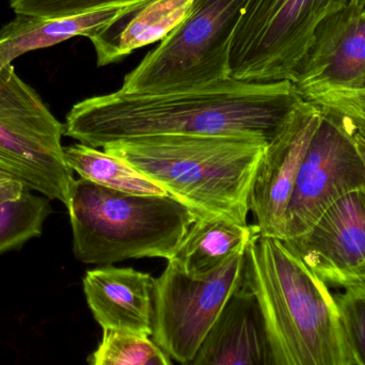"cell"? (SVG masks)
Wrapping results in <instances>:
<instances>
[{
  "instance_id": "cell-1",
  "label": "cell",
  "mask_w": 365,
  "mask_h": 365,
  "mask_svg": "<svg viewBox=\"0 0 365 365\" xmlns=\"http://www.w3.org/2000/svg\"><path fill=\"white\" fill-rule=\"evenodd\" d=\"M302 101L291 81L230 77L181 93L130 96L118 90L75 104L64 135L96 149L155 135L250 137L268 145Z\"/></svg>"
},
{
  "instance_id": "cell-2",
  "label": "cell",
  "mask_w": 365,
  "mask_h": 365,
  "mask_svg": "<svg viewBox=\"0 0 365 365\" xmlns=\"http://www.w3.org/2000/svg\"><path fill=\"white\" fill-rule=\"evenodd\" d=\"M244 284L263 317L276 365H355L336 298L283 240L257 235Z\"/></svg>"
},
{
  "instance_id": "cell-3",
  "label": "cell",
  "mask_w": 365,
  "mask_h": 365,
  "mask_svg": "<svg viewBox=\"0 0 365 365\" xmlns=\"http://www.w3.org/2000/svg\"><path fill=\"white\" fill-rule=\"evenodd\" d=\"M266 145L250 137L155 135L108 143L103 151L158 182L195 220L247 225L251 187Z\"/></svg>"
},
{
  "instance_id": "cell-4",
  "label": "cell",
  "mask_w": 365,
  "mask_h": 365,
  "mask_svg": "<svg viewBox=\"0 0 365 365\" xmlns=\"http://www.w3.org/2000/svg\"><path fill=\"white\" fill-rule=\"evenodd\" d=\"M68 212L73 251L85 264L113 265L128 259H173L195 221L170 195L122 192L75 180Z\"/></svg>"
},
{
  "instance_id": "cell-5",
  "label": "cell",
  "mask_w": 365,
  "mask_h": 365,
  "mask_svg": "<svg viewBox=\"0 0 365 365\" xmlns=\"http://www.w3.org/2000/svg\"><path fill=\"white\" fill-rule=\"evenodd\" d=\"M248 0H193L188 16L124 77L130 96L181 93L229 78L232 38Z\"/></svg>"
},
{
  "instance_id": "cell-6",
  "label": "cell",
  "mask_w": 365,
  "mask_h": 365,
  "mask_svg": "<svg viewBox=\"0 0 365 365\" xmlns=\"http://www.w3.org/2000/svg\"><path fill=\"white\" fill-rule=\"evenodd\" d=\"M351 1L248 0L230 46V78L292 83L317 26Z\"/></svg>"
},
{
  "instance_id": "cell-7",
  "label": "cell",
  "mask_w": 365,
  "mask_h": 365,
  "mask_svg": "<svg viewBox=\"0 0 365 365\" xmlns=\"http://www.w3.org/2000/svg\"><path fill=\"white\" fill-rule=\"evenodd\" d=\"M60 123L38 92L0 60V171L68 207L75 179Z\"/></svg>"
},
{
  "instance_id": "cell-8",
  "label": "cell",
  "mask_w": 365,
  "mask_h": 365,
  "mask_svg": "<svg viewBox=\"0 0 365 365\" xmlns=\"http://www.w3.org/2000/svg\"><path fill=\"white\" fill-rule=\"evenodd\" d=\"M322 109L321 123L287 207L283 242L304 235L330 206L365 189V163L356 143L355 118L332 107Z\"/></svg>"
},
{
  "instance_id": "cell-9",
  "label": "cell",
  "mask_w": 365,
  "mask_h": 365,
  "mask_svg": "<svg viewBox=\"0 0 365 365\" xmlns=\"http://www.w3.org/2000/svg\"><path fill=\"white\" fill-rule=\"evenodd\" d=\"M245 250L212 274L191 277L169 261L156 279L153 340L179 364L189 365L200 345L244 282Z\"/></svg>"
},
{
  "instance_id": "cell-10",
  "label": "cell",
  "mask_w": 365,
  "mask_h": 365,
  "mask_svg": "<svg viewBox=\"0 0 365 365\" xmlns=\"http://www.w3.org/2000/svg\"><path fill=\"white\" fill-rule=\"evenodd\" d=\"M302 100L341 107L365 96V12L351 1L319 23L292 81Z\"/></svg>"
},
{
  "instance_id": "cell-11",
  "label": "cell",
  "mask_w": 365,
  "mask_h": 365,
  "mask_svg": "<svg viewBox=\"0 0 365 365\" xmlns=\"http://www.w3.org/2000/svg\"><path fill=\"white\" fill-rule=\"evenodd\" d=\"M322 115L321 106L302 101L266 145L249 197L259 235L284 240L287 207Z\"/></svg>"
},
{
  "instance_id": "cell-12",
  "label": "cell",
  "mask_w": 365,
  "mask_h": 365,
  "mask_svg": "<svg viewBox=\"0 0 365 365\" xmlns=\"http://www.w3.org/2000/svg\"><path fill=\"white\" fill-rule=\"evenodd\" d=\"M284 242L326 284H365V189L345 195L307 233Z\"/></svg>"
},
{
  "instance_id": "cell-13",
  "label": "cell",
  "mask_w": 365,
  "mask_h": 365,
  "mask_svg": "<svg viewBox=\"0 0 365 365\" xmlns=\"http://www.w3.org/2000/svg\"><path fill=\"white\" fill-rule=\"evenodd\" d=\"M83 285L90 311L103 330L153 336L156 279L151 274L107 265L88 270Z\"/></svg>"
},
{
  "instance_id": "cell-14",
  "label": "cell",
  "mask_w": 365,
  "mask_h": 365,
  "mask_svg": "<svg viewBox=\"0 0 365 365\" xmlns=\"http://www.w3.org/2000/svg\"><path fill=\"white\" fill-rule=\"evenodd\" d=\"M189 365H276L259 304L244 282Z\"/></svg>"
},
{
  "instance_id": "cell-15",
  "label": "cell",
  "mask_w": 365,
  "mask_h": 365,
  "mask_svg": "<svg viewBox=\"0 0 365 365\" xmlns=\"http://www.w3.org/2000/svg\"><path fill=\"white\" fill-rule=\"evenodd\" d=\"M145 2L109 6L59 19L16 14L0 28V60L2 63L11 64L24 53L60 44L74 36L91 38Z\"/></svg>"
},
{
  "instance_id": "cell-16",
  "label": "cell",
  "mask_w": 365,
  "mask_h": 365,
  "mask_svg": "<svg viewBox=\"0 0 365 365\" xmlns=\"http://www.w3.org/2000/svg\"><path fill=\"white\" fill-rule=\"evenodd\" d=\"M193 0H150L90 38L98 66L121 61L141 47L164 40L188 16Z\"/></svg>"
},
{
  "instance_id": "cell-17",
  "label": "cell",
  "mask_w": 365,
  "mask_h": 365,
  "mask_svg": "<svg viewBox=\"0 0 365 365\" xmlns=\"http://www.w3.org/2000/svg\"><path fill=\"white\" fill-rule=\"evenodd\" d=\"M259 234L255 225H236L223 219L195 220L170 262L189 276H206L220 269Z\"/></svg>"
},
{
  "instance_id": "cell-18",
  "label": "cell",
  "mask_w": 365,
  "mask_h": 365,
  "mask_svg": "<svg viewBox=\"0 0 365 365\" xmlns=\"http://www.w3.org/2000/svg\"><path fill=\"white\" fill-rule=\"evenodd\" d=\"M49 199L0 171V253L17 249L42 234L51 214Z\"/></svg>"
},
{
  "instance_id": "cell-19",
  "label": "cell",
  "mask_w": 365,
  "mask_h": 365,
  "mask_svg": "<svg viewBox=\"0 0 365 365\" xmlns=\"http://www.w3.org/2000/svg\"><path fill=\"white\" fill-rule=\"evenodd\" d=\"M64 160L81 179L122 192L143 195H168L158 182L117 156L96 148L75 143L63 147Z\"/></svg>"
},
{
  "instance_id": "cell-20",
  "label": "cell",
  "mask_w": 365,
  "mask_h": 365,
  "mask_svg": "<svg viewBox=\"0 0 365 365\" xmlns=\"http://www.w3.org/2000/svg\"><path fill=\"white\" fill-rule=\"evenodd\" d=\"M89 365H173L166 351L151 336L104 330Z\"/></svg>"
},
{
  "instance_id": "cell-21",
  "label": "cell",
  "mask_w": 365,
  "mask_h": 365,
  "mask_svg": "<svg viewBox=\"0 0 365 365\" xmlns=\"http://www.w3.org/2000/svg\"><path fill=\"white\" fill-rule=\"evenodd\" d=\"M141 1L150 0H10L9 4L15 14L59 19Z\"/></svg>"
},
{
  "instance_id": "cell-22",
  "label": "cell",
  "mask_w": 365,
  "mask_h": 365,
  "mask_svg": "<svg viewBox=\"0 0 365 365\" xmlns=\"http://www.w3.org/2000/svg\"><path fill=\"white\" fill-rule=\"evenodd\" d=\"M336 298L354 364L365 365V284L346 287Z\"/></svg>"
},
{
  "instance_id": "cell-23",
  "label": "cell",
  "mask_w": 365,
  "mask_h": 365,
  "mask_svg": "<svg viewBox=\"0 0 365 365\" xmlns=\"http://www.w3.org/2000/svg\"><path fill=\"white\" fill-rule=\"evenodd\" d=\"M365 121V96L341 107H332Z\"/></svg>"
},
{
  "instance_id": "cell-24",
  "label": "cell",
  "mask_w": 365,
  "mask_h": 365,
  "mask_svg": "<svg viewBox=\"0 0 365 365\" xmlns=\"http://www.w3.org/2000/svg\"><path fill=\"white\" fill-rule=\"evenodd\" d=\"M357 122V128H356V143H357L358 149L361 153L365 163V121L359 118L354 117Z\"/></svg>"
},
{
  "instance_id": "cell-25",
  "label": "cell",
  "mask_w": 365,
  "mask_h": 365,
  "mask_svg": "<svg viewBox=\"0 0 365 365\" xmlns=\"http://www.w3.org/2000/svg\"><path fill=\"white\" fill-rule=\"evenodd\" d=\"M356 6L360 9V10L364 11L365 12V0H354Z\"/></svg>"
}]
</instances>
